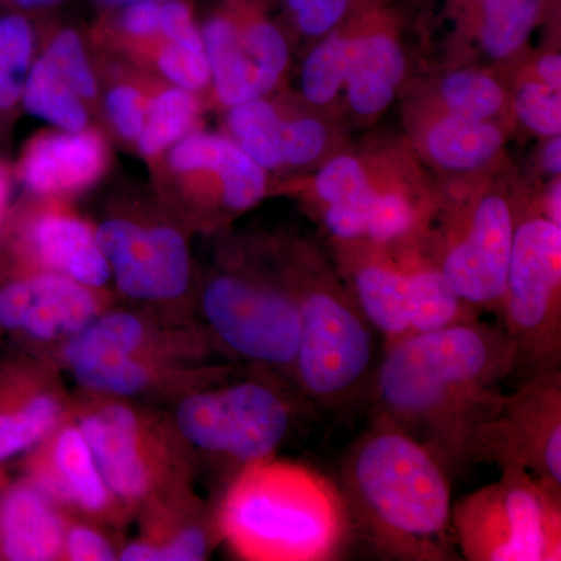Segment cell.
<instances>
[{"label":"cell","instance_id":"cell-17","mask_svg":"<svg viewBox=\"0 0 561 561\" xmlns=\"http://www.w3.org/2000/svg\"><path fill=\"white\" fill-rule=\"evenodd\" d=\"M70 404L57 362L24 351L0 360V467L49 434Z\"/></svg>","mask_w":561,"mask_h":561},{"label":"cell","instance_id":"cell-5","mask_svg":"<svg viewBox=\"0 0 561 561\" xmlns=\"http://www.w3.org/2000/svg\"><path fill=\"white\" fill-rule=\"evenodd\" d=\"M70 413L111 493L131 518L194 496L195 459L171 416L144 402L84 391L72 397Z\"/></svg>","mask_w":561,"mask_h":561},{"label":"cell","instance_id":"cell-13","mask_svg":"<svg viewBox=\"0 0 561 561\" xmlns=\"http://www.w3.org/2000/svg\"><path fill=\"white\" fill-rule=\"evenodd\" d=\"M95 238L108 262L111 278L128 300L172 308L186 297L192 279L191 253L175 228L111 219L95 230Z\"/></svg>","mask_w":561,"mask_h":561},{"label":"cell","instance_id":"cell-22","mask_svg":"<svg viewBox=\"0 0 561 561\" xmlns=\"http://www.w3.org/2000/svg\"><path fill=\"white\" fill-rule=\"evenodd\" d=\"M404 72V54L387 33L348 39L345 81L351 106L362 116H375L390 105Z\"/></svg>","mask_w":561,"mask_h":561},{"label":"cell","instance_id":"cell-47","mask_svg":"<svg viewBox=\"0 0 561 561\" xmlns=\"http://www.w3.org/2000/svg\"><path fill=\"white\" fill-rule=\"evenodd\" d=\"M135 2H151V3H164V2H169V0H130V2L128 3H135ZM127 3V5H128Z\"/></svg>","mask_w":561,"mask_h":561},{"label":"cell","instance_id":"cell-26","mask_svg":"<svg viewBox=\"0 0 561 561\" xmlns=\"http://www.w3.org/2000/svg\"><path fill=\"white\" fill-rule=\"evenodd\" d=\"M206 172L220 176L221 201L230 210L253 208L267 191L264 169L238 146L227 138H217L216 149Z\"/></svg>","mask_w":561,"mask_h":561},{"label":"cell","instance_id":"cell-35","mask_svg":"<svg viewBox=\"0 0 561 561\" xmlns=\"http://www.w3.org/2000/svg\"><path fill=\"white\" fill-rule=\"evenodd\" d=\"M515 111L519 121L529 130L541 136H560L561 101L560 91L548 84L529 81L515 95Z\"/></svg>","mask_w":561,"mask_h":561},{"label":"cell","instance_id":"cell-41","mask_svg":"<svg viewBox=\"0 0 561 561\" xmlns=\"http://www.w3.org/2000/svg\"><path fill=\"white\" fill-rule=\"evenodd\" d=\"M122 9L121 25L128 35L147 38L161 33L160 3L135 2Z\"/></svg>","mask_w":561,"mask_h":561},{"label":"cell","instance_id":"cell-10","mask_svg":"<svg viewBox=\"0 0 561 561\" xmlns=\"http://www.w3.org/2000/svg\"><path fill=\"white\" fill-rule=\"evenodd\" d=\"M519 467L561 493V370L526 376L505 393L476 443L474 463Z\"/></svg>","mask_w":561,"mask_h":561},{"label":"cell","instance_id":"cell-30","mask_svg":"<svg viewBox=\"0 0 561 561\" xmlns=\"http://www.w3.org/2000/svg\"><path fill=\"white\" fill-rule=\"evenodd\" d=\"M442 98L451 116L468 121L490 119L504 103L497 81L476 70H457L446 77Z\"/></svg>","mask_w":561,"mask_h":561},{"label":"cell","instance_id":"cell-14","mask_svg":"<svg viewBox=\"0 0 561 561\" xmlns=\"http://www.w3.org/2000/svg\"><path fill=\"white\" fill-rule=\"evenodd\" d=\"M515 227L507 201L489 195L449 234L438 268L472 311L500 312Z\"/></svg>","mask_w":561,"mask_h":561},{"label":"cell","instance_id":"cell-16","mask_svg":"<svg viewBox=\"0 0 561 561\" xmlns=\"http://www.w3.org/2000/svg\"><path fill=\"white\" fill-rule=\"evenodd\" d=\"M202 38L217 95L228 106L264 98L289 61L283 33L267 21L238 25L216 16L203 28Z\"/></svg>","mask_w":561,"mask_h":561},{"label":"cell","instance_id":"cell-42","mask_svg":"<svg viewBox=\"0 0 561 561\" xmlns=\"http://www.w3.org/2000/svg\"><path fill=\"white\" fill-rule=\"evenodd\" d=\"M538 76L541 77L542 83L548 84L552 90L560 91L561 87V57L560 55H545L538 61Z\"/></svg>","mask_w":561,"mask_h":561},{"label":"cell","instance_id":"cell-38","mask_svg":"<svg viewBox=\"0 0 561 561\" xmlns=\"http://www.w3.org/2000/svg\"><path fill=\"white\" fill-rule=\"evenodd\" d=\"M354 0H286L302 33L321 36L330 33L348 13Z\"/></svg>","mask_w":561,"mask_h":561},{"label":"cell","instance_id":"cell-9","mask_svg":"<svg viewBox=\"0 0 561 561\" xmlns=\"http://www.w3.org/2000/svg\"><path fill=\"white\" fill-rule=\"evenodd\" d=\"M201 313L203 331L217 351L295 386L301 319L286 287L214 276L202 291Z\"/></svg>","mask_w":561,"mask_h":561},{"label":"cell","instance_id":"cell-4","mask_svg":"<svg viewBox=\"0 0 561 561\" xmlns=\"http://www.w3.org/2000/svg\"><path fill=\"white\" fill-rule=\"evenodd\" d=\"M214 512L220 542L242 560H334L353 537L337 483L275 457L238 472Z\"/></svg>","mask_w":561,"mask_h":561},{"label":"cell","instance_id":"cell-29","mask_svg":"<svg viewBox=\"0 0 561 561\" xmlns=\"http://www.w3.org/2000/svg\"><path fill=\"white\" fill-rule=\"evenodd\" d=\"M32 50L31 24L21 16H0V108H10L20 101Z\"/></svg>","mask_w":561,"mask_h":561},{"label":"cell","instance_id":"cell-43","mask_svg":"<svg viewBox=\"0 0 561 561\" xmlns=\"http://www.w3.org/2000/svg\"><path fill=\"white\" fill-rule=\"evenodd\" d=\"M542 162H545V169L551 172L552 175H560L561 171V139L560 136H552L549 140L548 146L545 147V153H542Z\"/></svg>","mask_w":561,"mask_h":561},{"label":"cell","instance_id":"cell-48","mask_svg":"<svg viewBox=\"0 0 561 561\" xmlns=\"http://www.w3.org/2000/svg\"><path fill=\"white\" fill-rule=\"evenodd\" d=\"M2 486H3V483H0V489H2Z\"/></svg>","mask_w":561,"mask_h":561},{"label":"cell","instance_id":"cell-18","mask_svg":"<svg viewBox=\"0 0 561 561\" xmlns=\"http://www.w3.org/2000/svg\"><path fill=\"white\" fill-rule=\"evenodd\" d=\"M138 518V537L122 542L121 561H203L220 542L216 512H209L197 494L154 505Z\"/></svg>","mask_w":561,"mask_h":561},{"label":"cell","instance_id":"cell-46","mask_svg":"<svg viewBox=\"0 0 561 561\" xmlns=\"http://www.w3.org/2000/svg\"><path fill=\"white\" fill-rule=\"evenodd\" d=\"M99 2H101L103 7H111V9H114V7L127 5L130 0H99Z\"/></svg>","mask_w":561,"mask_h":561},{"label":"cell","instance_id":"cell-23","mask_svg":"<svg viewBox=\"0 0 561 561\" xmlns=\"http://www.w3.org/2000/svg\"><path fill=\"white\" fill-rule=\"evenodd\" d=\"M478 27L483 49L505 58L529 38L542 14L545 0H453Z\"/></svg>","mask_w":561,"mask_h":561},{"label":"cell","instance_id":"cell-3","mask_svg":"<svg viewBox=\"0 0 561 561\" xmlns=\"http://www.w3.org/2000/svg\"><path fill=\"white\" fill-rule=\"evenodd\" d=\"M192 321L108 308L54 356L80 391L138 402H175L232 375Z\"/></svg>","mask_w":561,"mask_h":561},{"label":"cell","instance_id":"cell-49","mask_svg":"<svg viewBox=\"0 0 561 561\" xmlns=\"http://www.w3.org/2000/svg\"><path fill=\"white\" fill-rule=\"evenodd\" d=\"M284 2H286V0H284Z\"/></svg>","mask_w":561,"mask_h":561},{"label":"cell","instance_id":"cell-31","mask_svg":"<svg viewBox=\"0 0 561 561\" xmlns=\"http://www.w3.org/2000/svg\"><path fill=\"white\" fill-rule=\"evenodd\" d=\"M348 39L341 33H332L306 58L301 72V90L305 98L316 105L330 103L345 81Z\"/></svg>","mask_w":561,"mask_h":561},{"label":"cell","instance_id":"cell-39","mask_svg":"<svg viewBox=\"0 0 561 561\" xmlns=\"http://www.w3.org/2000/svg\"><path fill=\"white\" fill-rule=\"evenodd\" d=\"M106 110L116 130L125 139H138L146 124L147 103L131 87H117L106 98Z\"/></svg>","mask_w":561,"mask_h":561},{"label":"cell","instance_id":"cell-27","mask_svg":"<svg viewBox=\"0 0 561 561\" xmlns=\"http://www.w3.org/2000/svg\"><path fill=\"white\" fill-rule=\"evenodd\" d=\"M228 124L232 135L238 139V146L262 169L283 165L280 144L284 122L279 119L271 103L256 99L231 106Z\"/></svg>","mask_w":561,"mask_h":561},{"label":"cell","instance_id":"cell-21","mask_svg":"<svg viewBox=\"0 0 561 561\" xmlns=\"http://www.w3.org/2000/svg\"><path fill=\"white\" fill-rule=\"evenodd\" d=\"M105 164L102 140L91 133L66 131L33 144L25 157V184L38 194H60L88 186Z\"/></svg>","mask_w":561,"mask_h":561},{"label":"cell","instance_id":"cell-34","mask_svg":"<svg viewBox=\"0 0 561 561\" xmlns=\"http://www.w3.org/2000/svg\"><path fill=\"white\" fill-rule=\"evenodd\" d=\"M360 162L351 157H339L328 162L316 180V192L327 206L348 205L373 192Z\"/></svg>","mask_w":561,"mask_h":561},{"label":"cell","instance_id":"cell-19","mask_svg":"<svg viewBox=\"0 0 561 561\" xmlns=\"http://www.w3.org/2000/svg\"><path fill=\"white\" fill-rule=\"evenodd\" d=\"M69 513L27 478L0 489V560L61 561Z\"/></svg>","mask_w":561,"mask_h":561},{"label":"cell","instance_id":"cell-37","mask_svg":"<svg viewBox=\"0 0 561 561\" xmlns=\"http://www.w3.org/2000/svg\"><path fill=\"white\" fill-rule=\"evenodd\" d=\"M327 130L316 119L284 122L280 160L283 164L305 165L316 161L327 146Z\"/></svg>","mask_w":561,"mask_h":561},{"label":"cell","instance_id":"cell-24","mask_svg":"<svg viewBox=\"0 0 561 561\" xmlns=\"http://www.w3.org/2000/svg\"><path fill=\"white\" fill-rule=\"evenodd\" d=\"M504 136L485 121L449 116L431 128L427 150L435 162L453 171L481 168L500 151Z\"/></svg>","mask_w":561,"mask_h":561},{"label":"cell","instance_id":"cell-44","mask_svg":"<svg viewBox=\"0 0 561 561\" xmlns=\"http://www.w3.org/2000/svg\"><path fill=\"white\" fill-rule=\"evenodd\" d=\"M552 224L561 227V187L560 181L553 184L551 192H549L548 201H546V216Z\"/></svg>","mask_w":561,"mask_h":561},{"label":"cell","instance_id":"cell-28","mask_svg":"<svg viewBox=\"0 0 561 561\" xmlns=\"http://www.w3.org/2000/svg\"><path fill=\"white\" fill-rule=\"evenodd\" d=\"M197 113V103L190 91L161 92L147 105L146 124L138 140L139 150L147 157L161 153L165 147L183 138Z\"/></svg>","mask_w":561,"mask_h":561},{"label":"cell","instance_id":"cell-32","mask_svg":"<svg viewBox=\"0 0 561 561\" xmlns=\"http://www.w3.org/2000/svg\"><path fill=\"white\" fill-rule=\"evenodd\" d=\"M43 58L80 99L94 98L98 84L76 32L65 31L55 36Z\"/></svg>","mask_w":561,"mask_h":561},{"label":"cell","instance_id":"cell-40","mask_svg":"<svg viewBox=\"0 0 561 561\" xmlns=\"http://www.w3.org/2000/svg\"><path fill=\"white\" fill-rule=\"evenodd\" d=\"M161 33L173 43H203L202 33L192 20L190 7L180 0L161 3Z\"/></svg>","mask_w":561,"mask_h":561},{"label":"cell","instance_id":"cell-7","mask_svg":"<svg viewBox=\"0 0 561 561\" xmlns=\"http://www.w3.org/2000/svg\"><path fill=\"white\" fill-rule=\"evenodd\" d=\"M453 505V530L468 561L561 560V493L519 467L500 468Z\"/></svg>","mask_w":561,"mask_h":561},{"label":"cell","instance_id":"cell-6","mask_svg":"<svg viewBox=\"0 0 561 561\" xmlns=\"http://www.w3.org/2000/svg\"><path fill=\"white\" fill-rule=\"evenodd\" d=\"M280 379L271 371L238 381L228 376L173 402L169 416L194 459L205 457L234 478L275 457L297 424L302 398L294 397Z\"/></svg>","mask_w":561,"mask_h":561},{"label":"cell","instance_id":"cell-33","mask_svg":"<svg viewBox=\"0 0 561 561\" xmlns=\"http://www.w3.org/2000/svg\"><path fill=\"white\" fill-rule=\"evenodd\" d=\"M114 530L105 524L69 515L61 561L119 560L122 542L114 537Z\"/></svg>","mask_w":561,"mask_h":561},{"label":"cell","instance_id":"cell-8","mask_svg":"<svg viewBox=\"0 0 561 561\" xmlns=\"http://www.w3.org/2000/svg\"><path fill=\"white\" fill-rule=\"evenodd\" d=\"M497 313L524 376L561 370V227L548 217L516 225Z\"/></svg>","mask_w":561,"mask_h":561},{"label":"cell","instance_id":"cell-36","mask_svg":"<svg viewBox=\"0 0 561 561\" xmlns=\"http://www.w3.org/2000/svg\"><path fill=\"white\" fill-rule=\"evenodd\" d=\"M158 66L169 80L184 91H197L210 79L205 44H183L169 41L162 47Z\"/></svg>","mask_w":561,"mask_h":561},{"label":"cell","instance_id":"cell-15","mask_svg":"<svg viewBox=\"0 0 561 561\" xmlns=\"http://www.w3.org/2000/svg\"><path fill=\"white\" fill-rule=\"evenodd\" d=\"M22 476L70 516L119 529L130 513L111 493L72 413L24 454Z\"/></svg>","mask_w":561,"mask_h":561},{"label":"cell","instance_id":"cell-20","mask_svg":"<svg viewBox=\"0 0 561 561\" xmlns=\"http://www.w3.org/2000/svg\"><path fill=\"white\" fill-rule=\"evenodd\" d=\"M25 247L38 272L60 273L98 290L111 280L110 265L95 230L69 214L46 213L35 217L25 231Z\"/></svg>","mask_w":561,"mask_h":561},{"label":"cell","instance_id":"cell-25","mask_svg":"<svg viewBox=\"0 0 561 561\" xmlns=\"http://www.w3.org/2000/svg\"><path fill=\"white\" fill-rule=\"evenodd\" d=\"M22 98L25 108L32 114L65 131H83L87 128L88 113L81 99L44 58L28 70Z\"/></svg>","mask_w":561,"mask_h":561},{"label":"cell","instance_id":"cell-45","mask_svg":"<svg viewBox=\"0 0 561 561\" xmlns=\"http://www.w3.org/2000/svg\"><path fill=\"white\" fill-rule=\"evenodd\" d=\"M7 197V180L3 172L0 171V208L3 206V202H5Z\"/></svg>","mask_w":561,"mask_h":561},{"label":"cell","instance_id":"cell-12","mask_svg":"<svg viewBox=\"0 0 561 561\" xmlns=\"http://www.w3.org/2000/svg\"><path fill=\"white\" fill-rule=\"evenodd\" d=\"M102 290L54 272H35L0 286V334L24 353L49 357L108 309Z\"/></svg>","mask_w":561,"mask_h":561},{"label":"cell","instance_id":"cell-2","mask_svg":"<svg viewBox=\"0 0 561 561\" xmlns=\"http://www.w3.org/2000/svg\"><path fill=\"white\" fill-rule=\"evenodd\" d=\"M337 486L351 530L379 556L459 559L448 472L426 446L381 413L351 446Z\"/></svg>","mask_w":561,"mask_h":561},{"label":"cell","instance_id":"cell-11","mask_svg":"<svg viewBox=\"0 0 561 561\" xmlns=\"http://www.w3.org/2000/svg\"><path fill=\"white\" fill-rule=\"evenodd\" d=\"M351 280L354 300L386 343L479 319L454 294L438 265L408 268L389 261H364Z\"/></svg>","mask_w":561,"mask_h":561},{"label":"cell","instance_id":"cell-1","mask_svg":"<svg viewBox=\"0 0 561 561\" xmlns=\"http://www.w3.org/2000/svg\"><path fill=\"white\" fill-rule=\"evenodd\" d=\"M519 357L504 328L479 319L383 345L378 413L426 446L446 472L474 465L476 443L500 411Z\"/></svg>","mask_w":561,"mask_h":561}]
</instances>
